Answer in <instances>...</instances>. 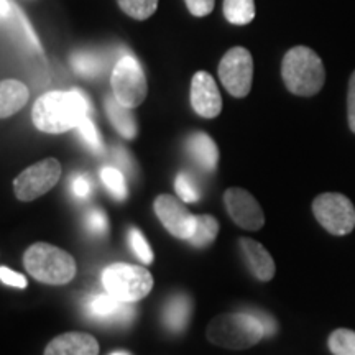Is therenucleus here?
I'll use <instances>...</instances> for the list:
<instances>
[{
    "mask_svg": "<svg viewBox=\"0 0 355 355\" xmlns=\"http://www.w3.org/2000/svg\"><path fill=\"white\" fill-rule=\"evenodd\" d=\"M105 110H107L110 123H112L115 130L121 133L123 139H135L137 132H139V125H137L135 115H133L132 109L122 105L114 96H109L105 99Z\"/></svg>",
    "mask_w": 355,
    "mask_h": 355,
    "instance_id": "19",
    "label": "nucleus"
},
{
    "mask_svg": "<svg viewBox=\"0 0 355 355\" xmlns=\"http://www.w3.org/2000/svg\"><path fill=\"white\" fill-rule=\"evenodd\" d=\"M245 311H248L250 314H254V316L259 319L261 327H263L265 337H272V336L277 334L278 324H277V321H275L273 316H270V314L265 313V311L255 309V308H245Z\"/></svg>",
    "mask_w": 355,
    "mask_h": 355,
    "instance_id": "30",
    "label": "nucleus"
},
{
    "mask_svg": "<svg viewBox=\"0 0 355 355\" xmlns=\"http://www.w3.org/2000/svg\"><path fill=\"white\" fill-rule=\"evenodd\" d=\"M313 212L319 224L334 235H345L355 227V207L344 194H321L313 201Z\"/></svg>",
    "mask_w": 355,
    "mask_h": 355,
    "instance_id": "9",
    "label": "nucleus"
},
{
    "mask_svg": "<svg viewBox=\"0 0 355 355\" xmlns=\"http://www.w3.org/2000/svg\"><path fill=\"white\" fill-rule=\"evenodd\" d=\"M217 234H219V222L216 217L211 214H199L196 216V229L188 242L198 248L209 247L216 241Z\"/></svg>",
    "mask_w": 355,
    "mask_h": 355,
    "instance_id": "20",
    "label": "nucleus"
},
{
    "mask_svg": "<svg viewBox=\"0 0 355 355\" xmlns=\"http://www.w3.org/2000/svg\"><path fill=\"white\" fill-rule=\"evenodd\" d=\"M110 84H112L115 99L128 109H135L144 104L148 94V83H146L144 69L139 61L130 55L122 56L115 63Z\"/></svg>",
    "mask_w": 355,
    "mask_h": 355,
    "instance_id": "6",
    "label": "nucleus"
},
{
    "mask_svg": "<svg viewBox=\"0 0 355 355\" xmlns=\"http://www.w3.org/2000/svg\"><path fill=\"white\" fill-rule=\"evenodd\" d=\"M123 13L135 20H146L157 12L158 0H117Z\"/></svg>",
    "mask_w": 355,
    "mask_h": 355,
    "instance_id": "24",
    "label": "nucleus"
},
{
    "mask_svg": "<svg viewBox=\"0 0 355 355\" xmlns=\"http://www.w3.org/2000/svg\"><path fill=\"white\" fill-rule=\"evenodd\" d=\"M193 316V300L186 293H178L163 308V324L173 334L183 332Z\"/></svg>",
    "mask_w": 355,
    "mask_h": 355,
    "instance_id": "16",
    "label": "nucleus"
},
{
    "mask_svg": "<svg viewBox=\"0 0 355 355\" xmlns=\"http://www.w3.org/2000/svg\"><path fill=\"white\" fill-rule=\"evenodd\" d=\"M102 286L123 303H137L153 290V277L145 266L112 263L102 272Z\"/></svg>",
    "mask_w": 355,
    "mask_h": 355,
    "instance_id": "5",
    "label": "nucleus"
},
{
    "mask_svg": "<svg viewBox=\"0 0 355 355\" xmlns=\"http://www.w3.org/2000/svg\"><path fill=\"white\" fill-rule=\"evenodd\" d=\"M128 245H130L133 254L137 255V259H139L141 263L144 265L153 263L155 260L153 250L152 247L148 245V242H146L145 235L141 234V230H139L137 227L128 229Z\"/></svg>",
    "mask_w": 355,
    "mask_h": 355,
    "instance_id": "27",
    "label": "nucleus"
},
{
    "mask_svg": "<svg viewBox=\"0 0 355 355\" xmlns=\"http://www.w3.org/2000/svg\"><path fill=\"white\" fill-rule=\"evenodd\" d=\"M91 105L79 89L51 91L40 96L32 109L35 127L44 133H64L76 128L87 117Z\"/></svg>",
    "mask_w": 355,
    "mask_h": 355,
    "instance_id": "1",
    "label": "nucleus"
},
{
    "mask_svg": "<svg viewBox=\"0 0 355 355\" xmlns=\"http://www.w3.org/2000/svg\"><path fill=\"white\" fill-rule=\"evenodd\" d=\"M24 265L37 282L55 286L69 283L78 272L73 255L46 242H37L26 248Z\"/></svg>",
    "mask_w": 355,
    "mask_h": 355,
    "instance_id": "4",
    "label": "nucleus"
},
{
    "mask_svg": "<svg viewBox=\"0 0 355 355\" xmlns=\"http://www.w3.org/2000/svg\"><path fill=\"white\" fill-rule=\"evenodd\" d=\"M86 314L94 321L104 324H127L135 318V308L132 303H123L105 291L89 296Z\"/></svg>",
    "mask_w": 355,
    "mask_h": 355,
    "instance_id": "13",
    "label": "nucleus"
},
{
    "mask_svg": "<svg viewBox=\"0 0 355 355\" xmlns=\"http://www.w3.org/2000/svg\"><path fill=\"white\" fill-rule=\"evenodd\" d=\"M155 214L173 237L188 242L196 229V216L188 211L180 198L159 194L155 199Z\"/></svg>",
    "mask_w": 355,
    "mask_h": 355,
    "instance_id": "10",
    "label": "nucleus"
},
{
    "mask_svg": "<svg viewBox=\"0 0 355 355\" xmlns=\"http://www.w3.org/2000/svg\"><path fill=\"white\" fill-rule=\"evenodd\" d=\"M347 115H349V127L355 133V71L349 81V94H347Z\"/></svg>",
    "mask_w": 355,
    "mask_h": 355,
    "instance_id": "34",
    "label": "nucleus"
},
{
    "mask_svg": "<svg viewBox=\"0 0 355 355\" xmlns=\"http://www.w3.org/2000/svg\"><path fill=\"white\" fill-rule=\"evenodd\" d=\"M219 79L222 86L234 97H245L252 89L254 79V58L247 48L235 46L222 56L219 63Z\"/></svg>",
    "mask_w": 355,
    "mask_h": 355,
    "instance_id": "8",
    "label": "nucleus"
},
{
    "mask_svg": "<svg viewBox=\"0 0 355 355\" xmlns=\"http://www.w3.org/2000/svg\"><path fill=\"white\" fill-rule=\"evenodd\" d=\"M188 153L204 171H216L219 163V148L207 133L196 132L188 139Z\"/></svg>",
    "mask_w": 355,
    "mask_h": 355,
    "instance_id": "17",
    "label": "nucleus"
},
{
    "mask_svg": "<svg viewBox=\"0 0 355 355\" xmlns=\"http://www.w3.org/2000/svg\"><path fill=\"white\" fill-rule=\"evenodd\" d=\"M282 76L288 91L295 96L309 97L322 89L326 69L318 53L308 46H295L283 58Z\"/></svg>",
    "mask_w": 355,
    "mask_h": 355,
    "instance_id": "3",
    "label": "nucleus"
},
{
    "mask_svg": "<svg viewBox=\"0 0 355 355\" xmlns=\"http://www.w3.org/2000/svg\"><path fill=\"white\" fill-rule=\"evenodd\" d=\"M115 158H117V162L121 163L123 170H127V171L132 170V163L128 162V159L125 162V158H128V153L123 152V150H117V152H115Z\"/></svg>",
    "mask_w": 355,
    "mask_h": 355,
    "instance_id": "35",
    "label": "nucleus"
},
{
    "mask_svg": "<svg viewBox=\"0 0 355 355\" xmlns=\"http://www.w3.org/2000/svg\"><path fill=\"white\" fill-rule=\"evenodd\" d=\"M76 130L79 133V137H81L84 144H86L89 148L92 150V152H102V139L99 135V130H97L96 123L91 121V117H84L81 123L76 127Z\"/></svg>",
    "mask_w": 355,
    "mask_h": 355,
    "instance_id": "28",
    "label": "nucleus"
},
{
    "mask_svg": "<svg viewBox=\"0 0 355 355\" xmlns=\"http://www.w3.org/2000/svg\"><path fill=\"white\" fill-rule=\"evenodd\" d=\"M61 178V163L56 158H44L20 173L13 180V191L19 201L38 199L58 184Z\"/></svg>",
    "mask_w": 355,
    "mask_h": 355,
    "instance_id": "7",
    "label": "nucleus"
},
{
    "mask_svg": "<svg viewBox=\"0 0 355 355\" xmlns=\"http://www.w3.org/2000/svg\"><path fill=\"white\" fill-rule=\"evenodd\" d=\"M0 282H2L3 285L13 288H26V285H28V282H26L24 275L13 272V270L7 268V266H0Z\"/></svg>",
    "mask_w": 355,
    "mask_h": 355,
    "instance_id": "32",
    "label": "nucleus"
},
{
    "mask_svg": "<svg viewBox=\"0 0 355 355\" xmlns=\"http://www.w3.org/2000/svg\"><path fill=\"white\" fill-rule=\"evenodd\" d=\"M191 105L204 119H214L222 110V96L214 78L206 71H198L191 79Z\"/></svg>",
    "mask_w": 355,
    "mask_h": 355,
    "instance_id": "12",
    "label": "nucleus"
},
{
    "mask_svg": "<svg viewBox=\"0 0 355 355\" xmlns=\"http://www.w3.org/2000/svg\"><path fill=\"white\" fill-rule=\"evenodd\" d=\"M175 189L178 198L183 202H198L201 198V188H199L198 181L186 171H181L176 176Z\"/></svg>",
    "mask_w": 355,
    "mask_h": 355,
    "instance_id": "25",
    "label": "nucleus"
},
{
    "mask_svg": "<svg viewBox=\"0 0 355 355\" xmlns=\"http://www.w3.org/2000/svg\"><path fill=\"white\" fill-rule=\"evenodd\" d=\"M30 92L24 83L17 79L0 81V119H7L25 107Z\"/></svg>",
    "mask_w": 355,
    "mask_h": 355,
    "instance_id": "18",
    "label": "nucleus"
},
{
    "mask_svg": "<svg viewBox=\"0 0 355 355\" xmlns=\"http://www.w3.org/2000/svg\"><path fill=\"white\" fill-rule=\"evenodd\" d=\"M101 180L105 188L110 191V194L119 201H123L128 196V189L125 178H123L122 171L115 166H104L101 170Z\"/></svg>",
    "mask_w": 355,
    "mask_h": 355,
    "instance_id": "22",
    "label": "nucleus"
},
{
    "mask_svg": "<svg viewBox=\"0 0 355 355\" xmlns=\"http://www.w3.org/2000/svg\"><path fill=\"white\" fill-rule=\"evenodd\" d=\"M327 344L334 355H355V332L350 329H336L329 336Z\"/></svg>",
    "mask_w": 355,
    "mask_h": 355,
    "instance_id": "26",
    "label": "nucleus"
},
{
    "mask_svg": "<svg viewBox=\"0 0 355 355\" xmlns=\"http://www.w3.org/2000/svg\"><path fill=\"white\" fill-rule=\"evenodd\" d=\"M44 355H99V344L87 332H64L46 345Z\"/></svg>",
    "mask_w": 355,
    "mask_h": 355,
    "instance_id": "14",
    "label": "nucleus"
},
{
    "mask_svg": "<svg viewBox=\"0 0 355 355\" xmlns=\"http://www.w3.org/2000/svg\"><path fill=\"white\" fill-rule=\"evenodd\" d=\"M71 191L78 199H86L91 196V191H92V183L89 180L87 175H78L71 180Z\"/></svg>",
    "mask_w": 355,
    "mask_h": 355,
    "instance_id": "31",
    "label": "nucleus"
},
{
    "mask_svg": "<svg viewBox=\"0 0 355 355\" xmlns=\"http://www.w3.org/2000/svg\"><path fill=\"white\" fill-rule=\"evenodd\" d=\"M241 250L245 259L248 270L260 282H270L275 277L277 266L270 252L254 239H241Z\"/></svg>",
    "mask_w": 355,
    "mask_h": 355,
    "instance_id": "15",
    "label": "nucleus"
},
{
    "mask_svg": "<svg viewBox=\"0 0 355 355\" xmlns=\"http://www.w3.org/2000/svg\"><path fill=\"white\" fill-rule=\"evenodd\" d=\"M189 13L194 17H206L214 10L216 0H184Z\"/></svg>",
    "mask_w": 355,
    "mask_h": 355,
    "instance_id": "33",
    "label": "nucleus"
},
{
    "mask_svg": "<svg viewBox=\"0 0 355 355\" xmlns=\"http://www.w3.org/2000/svg\"><path fill=\"white\" fill-rule=\"evenodd\" d=\"M209 343L230 350L254 347L265 337L263 327L254 314L242 309L216 316L206 331Z\"/></svg>",
    "mask_w": 355,
    "mask_h": 355,
    "instance_id": "2",
    "label": "nucleus"
},
{
    "mask_svg": "<svg viewBox=\"0 0 355 355\" xmlns=\"http://www.w3.org/2000/svg\"><path fill=\"white\" fill-rule=\"evenodd\" d=\"M86 229L94 235H104L109 229L107 216L101 209H91L86 214Z\"/></svg>",
    "mask_w": 355,
    "mask_h": 355,
    "instance_id": "29",
    "label": "nucleus"
},
{
    "mask_svg": "<svg viewBox=\"0 0 355 355\" xmlns=\"http://www.w3.org/2000/svg\"><path fill=\"white\" fill-rule=\"evenodd\" d=\"M224 204L230 219L245 230H260L265 224V214L259 201L242 188H229L224 193Z\"/></svg>",
    "mask_w": 355,
    "mask_h": 355,
    "instance_id": "11",
    "label": "nucleus"
},
{
    "mask_svg": "<svg viewBox=\"0 0 355 355\" xmlns=\"http://www.w3.org/2000/svg\"><path fill=\"white\" fill-rule=\"evenodd\" d=\"M224 17L232 25H248L255 19L254 0H224Z\"/></svg>",
    "mask_w": 355,
    "mask_h": 355,
    "instance_id": "21",
    "label": "nucleus"
},
{
    "mask_svg": "<svg viewBox=\"0 0 355 355\" xmlns=\"http://www.w3.org/2000/svg\"><path fill=\"white\" fill-rule=\"evenodd\" d=\"M110 355H130V354L125 352V350H119V352H114V354H110Z\"/></svg>",
    "mask_w": 355,
    "mask_h": 355,
    "instance_id": "37",
    "label": "nucleus"
},
{
    "mask_svg": "<svg viewBox=\"0 0 355 355\" xmlns=\"http://www.w3.org/2000/svg\"><path fill=\"white\" fill-rule=\"evenodd\" d=\"M12 10V6L7 2V0H0V17H8V13Z\"/></svg>",
    "mask_w": 355,
    "mask_h": 355,
    "instance_id": "36",
    "label": "nucleus"
},
{
    "mask_svg": "<svg viewBox=\"0 0 355 355\" xmlns=\"http://www.w3.org/2000/svg\"><path fill=\"white\" fill-rule=\"evenodd\" d=\"M71 64H73V69L76 73L87 78L99 76L102 68H104L102 60L99 56H96L94 53H76V55L71 58Z\"/></svg>",
    "mask_w": 355,
    "mask_h": 355,
    "instance_id": "23",
    "label": "nucleus"
}]
</instances>
